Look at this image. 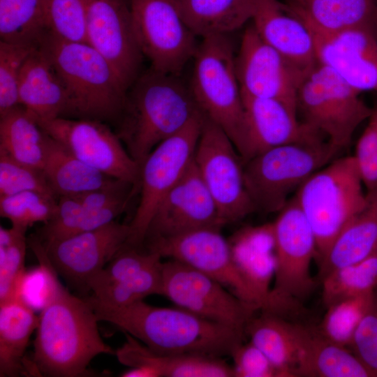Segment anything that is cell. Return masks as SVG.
<instances>
[{"label":"cell","instance_id":"obj_9","mask_svg":"<svg viewBox=\"0 0 377 377\" xmlns=\"http://www.w3.org/2000/svg\"><path fill=\"white\" fill-rule=\"evenodd\" d=\"M204 118L202 112L196 115L182 130L159 143L140 165V198L129 223L130 235L126 246L138 248L145 242L161 200L193 162Z\"/></svg>","mask_w":377,"mask_h":377},{"label":"cell","instance_id":"obj_3","mask_svg":"<svg viewBox=\"0 0 377 377\" xmlns=\"http://www.w3.org/2000/svg\"><path fill=\"white\" fill-rule=\"evenodd\" d=\"M202 112L179 75L150 68L128 89L116 133L139 167L161 142Z\"/></svg>","mask_w":377,"mask_h":377},{"label":"cell","instance_id":"obj_20","mask_svg":"<svg viewBox=\"0 0 377 377\" xmlns=\"http://www.w3.org/2000/svg\"><path fill=\"white\" fill-rule=\"evenodd\" d=\"M313 35L318 63L331 68L360 94L377 92V37L372 29Z\"/></svg>","mask_w":377,"mask_h":377},{"label":"cell","instance_id":"obj_27","mask_svg":"<svg viewBox=\"0 0 377 377\" xmlns=\"http://www.w3.org/2000/svg\"><path fill=\"white\" fill-rule=\"evenodd\" d=\"M315 34L330 35L354 28L374 30L377 0H282Z\"/></svg>","mask_w":377,"mask_h":377},{"label":"cell","instance_id":"obj_21","mask_svg":"<svg viewBox=\"0 0 377 377\" xmlns=\"http://www.w3.org/2000/svg\"><path fill=\"white\" fill-rule=\"evenodd\" d=\"M242 94L248 138L246 161L260 152L283 145L327 141L300 121L298 114L283 103Z\"/></svg>","mask_w":377,"mask_h":377},{"label":"cell","instance_id":"obj_32","mask_svg":"<svg viewBox=\"0 0 377 377\" xmlns=\"http://www.w3.org/2000/svg\"><path fill=\"white\" fill-rule=\"evenodd\" d=\"M264 313L249 322L246 334L279 372L281 377L296 376L298 346L296 324L288 322L279 315Z\"/></svg>","mask_w":377,"mask_h":377},{"label":"cell","instance_id":"obj_23","mask_svg":"<svg viewBox=\"0 0 377 377\" xmlns=\"http://www.w3.org/2000/svg\"><path fill=\"white\" fill-rule=\"evenodd\" d=\"M229 242L237 268L256 297L260 310L269 313L276 269L272 223L242 230Z\"/></svg>","mask_w":377,"mask_h":377},{"label":"cell","instance_id":"obj_42","mask_svg":"<svg viewBox=\"0 0 377 377\" xmlns=\"http://www.w3.org/2000/svg\"><path fill=\"white\" fill-rule=\"evenodd\" d=\"M38 47L0 41V117L20 105L21 70L29 55Z\"/></svg>","mask_w":377,"mask_h":377},{"label":"cell","instance_id":"obj_35","mask_svg":"<svg viewBox=\"0 0 377 377\" xmlns=\"http://www.w3.org/2000/svg\"><path fill=\"white\" fill-rule=\"evenodd\" d=\"M47 31L42 0H0L1 41L38 46Z\"/></svg>","mask_w":377,"mask_h":377},{"label":"cell","instance_id":"obj_1","mask_svg":"<svg viewBox=\"0 0 377 377\" xmlns=\"http://www.w3.org/2000/svg\"><path fill=\"white\" fill-rule=\"evenodd\" d=\"M99 321L110 323L159 353L222 357L231 355L246 333L176 306H155L143 300L127 306L101 303L85 297Z\"/></svg>","mask_w":377,"mask_h":377},{"label":"cell","instance_id":"obj_12","mask_svg":"<svg viewBox=\"0 0 377 377\" xmlns=\"http://www.w3.org/2000/svg\"><path fill=\"white\" fill-rule=\"evenodd\" d=\"M194 162L223 224L256 211L246 188L241 156L223 130L205 115Z\"/></svg>","mask_w":377,"mask_h":377},{"label":"cell","instance_id":"obj_30","mask_svg":"<svg viewBox=\"0 0 377 377\" xmlns=\"http://www.w3.org/2000/svg\"><path fill=\"white\" fill-rule=\"evenodd\" d=\"M38 316L22 298L0 303V376L26 375L24 353Z\"/></svg>","mask_w":377,"mask_h":377},{"label":"cell","instance_id":"obj_26","mask_svg":"<svg viewBox=\"0 0 377 377\" xmlns=\"http://www.w3.org/2000/svg\"><path fill=\"white\" fill-rule=\"evenodd\" d=\"M296 376L375 377L348 347L324 337L318 329L296 324Z\"/></svg>","mask_w":377,"mask_h":377},{"label":"cell","instance_id":"obj_28","mask_svg":"<svg viewBox=\"0 0 377 377\" xmlns=\"http://www.w3.org/2000/svg\"><path fill=\"white\" fill-rule=\"evenodd\" d=\"M377 250V186L367 191L364 207L345 226L320 260V276L357 263Z\"/></svg>","mask_w":377,"mask_h":377},{"label":"cell","instance_id":"obj_48","mask_svg":"<svg viewBox=\"0 0 377 377\" xmlns=\"http://www.w3.org/2000/svg\"><path fill=\"white\" fill-rule=\"evenodd\" d=\"M120 376L121 377H158L154 371L143 367H130Z\"/></svg>","mask_w":377,"mask_h":377},{"label":"cell","instance_id":"obj_41","mask_svg":"<svg viewBox=\"0 0 377 377\" xmlns=\"http://www.w3.org/2000/svg\"><path fill=\"white\" fill-rule=\"evenodd\" d=\"M161 256L149 251L124 246L103 269L87 283L92 292L101 288L123 281L161 260Z\"/></svg>","mask_w":377,"mask_h":377},{"label":"cell","instance_id":"obj_13","mask_svg":"<svg viewBox=\"0 0 377 377\" xmlns=\"http://www.w3.org/2000/svg\"><path fill=\"white\" fill-rule=\"evenodd\" d=\"M162 295L206 320L246 333L258 311L208 275L178 260L162 262Z\"/></svg>","mask_w":377,"mask_h":377},{"label":"cell","instance_id":"obj_14","mask_svg":"<svg viewBox=\"0 0 377 377\" xmlns=\"http://www.w3.org/2000/svg\"><path fill=\"white\" fill-rule=\"evenodd\" d=\"M220 228H204L174 237L149 239L147 250L208 275L242 301L260 310L256 297L234 262L229 240L221 233Z\"/></svg>","mask_w":377,"mask_h":377},{"label":"cell","instance_id":"obj_45","mask_svg":"<svg viewBox=\"0 0 377 377\" xmlns=\"http://www.w3.org/2000/svg\"><path fill=\"white\" fill-rule=\"evenodd\" d=\"M367 124L353 155L367 191L377 186V103L371 107Z\"/></svg>","mask_w":377,"mask_h":377},{"label":"cell","instance_id":"obj_40","mask_svg":"<svg viewBox=\"0 0 377 377\" xmlns=\"http://www.w3.org/2000/svg\"><path fill=\"white\" fill-rule=\"evenodd\" d=\"M162 261L136 275L92 292L91 297L106 305L122 306L151 295H162Z\"/></svg>","mask_w":377,"mask_h":377},{"label":"cell","instance_id":"obj_37","mask_svg":"<svg viewBox=\"0 0 377 377\" xmlns=\"http://www.w3.org/2000/svg\"><path fill=\"white\" fill-rule=\"evenodd\" d=\"M376 293L346 298L327 306V311L318 330L329 340L349 348L354 333L370 308Z\"/></svg>","mask_w":377,"mask_h":377},{"label":"cell","instance_id":"obj_10","mask_svg":"<svg viewBox=\"0 0 377 377\" xmlns=\"http://www.w3.org/2000/svg\"><path fill=\"white\" fill-rule=\"evenodd\" d=\"M272 229L276 269L270 313L279 315L313 290L310 267L318 253L314 233L294 196L279 212Z\"/></svg>","mask_w":377,"mask_h":377},{"label":"cell","instance_id":"obj_38","mask_svg":"<svg viewBox=\"0 0 377 377\" xmlns=\"http://www.w3.org/2000/svg\"><path fill=\"white\" fill-rule=\"evenodd\" d=\"M26 232L0 228V303L19 297L24 268ZM20 298V297H19Z\"/></svg>","mask_w":377,"mask_h":377},{"label":"cell","instance_id":"obj_2","mask_svg":"<svg viewBox=\"0 0 377 377\" xmlns=\"http://www.w3.org/2000/svg\"><path fill=\"white\" fill-rule=\"evenodd\" d=\"M26 374L81 377L90 374L91 361L114 355L101 337L96 314L86 298L73 295L60 284L41 309Z\"/></svg>","mask_w":377,"mask_h":377},{"label":"cell","instance_id":"obj_15","mask_svg":"<svg viewBox=\"0 0 377 377\" xmlns=\"http://www.w3.org/2000/svg\"><path fill=\"white\" fill-rule=\"evenodd\" d=\"M38 123L78 159L109 176L138 186L139 165L117 134L103 121L58 117Z\"/></svg>","mask_w":377,"mask_h":377},{"label":"cell","instance_id":"obj_7","mask_svg":"<svg viewBox=\"0 0 377 377\" xmlns=\"http://www.w3.org/2000/svg\"><path fill=\"white\" fill-rule=\"evenodd\" d=\"M339 153L327 141L291 143L268 149L245 161V186L256 210L279 212L290 194Z\"/></svg>","mask_w":377,"mask_h":377},{"label":"cell","instance_id":"obj_4","mask_svg":"<svg viewBox=\"0 0 377 377\" xmlns=\"http://www.w3.org/2000/svg\"><path fill=\"white\" fill-rule=\"evenodd\" d=\"M38 47L51 61L67 91L71 114L117 121L127 91L110 62L87 42H72L48 31Z\"/></svg>","mask_w":377,"mask_h":377},{"label":"cell","instance_id":"obj_8","mask_svg":"<svg viewBox=\"0 0 377 377\" xmlns=\"http://www.w3.org/2000/svg\"><path fill=\"white\" fill-rule=\"evenodd\" d=\"M329 67L318 63L305 76L297 98L302 121L321 134L339 152L351 143L371 107Z\"/></svg>","mask_w":377,"mask_h":377},{"label":"cell","instance_id":"obj_39","mask_svg":"<svg viewBox=\"0 0 377 377\" xmlns=\"http://www.w3.org/2000/svg\"><path fill=\"white\" fill-rule=\"evenodd\" d=\"M58 198L45 193L28 191L0 197V215L12 227L27 232L37 222L49 221L54 215Z\"/></svg>","mask_w":377,"mask_h":377},{"label":"cell","instance_id":"obj_49","mask_svg":"<svg viewBox=\"0 0 377 377\" xmlns=\"http://www.w3.org/2000/svg\"><path fill=\"white\" fill-rule=\"evenodd\" d=\"M374 32L376 36L377 37V14H376V20H375L374 27Z\"/></svg>","mask_w":377,"mask_h":377},{"label":"cell","instance_id":"obj_29","mask_svg":"<svg viewBox=\"0 0 377 377\" xmlns=\"http://www.w3.org/2000/svg\"><path fill=\"white\" fill-rule=\"evenodd\" d=\"M42 170L58 198L106 188L121 181L78 159L48 134Z\"/></svg>","mask_w":377,"mask_h":377},{"label":"cell","instance_id":"obj_5","mask_svg":"<svg viewBox=\"0 0 377 377\" xmlns=\"http://www.w3.org/2000/svg\"><path fill=\"white\" fill-rule=\"evenodd\" d=\"M229 35L202 38L193 57L189 86L202 113L228 135L243 161L248 138L236 54Z\"/></svg>","mask_w":377,"mask_h":377},{"label":"cell","instance_id":"obj_47","mask_svg":"<svg viewBox=\"0 0 377 377\" xmlns=\"http://www.w3.org/2000/svg\"><path fill=\"white\" fill-rule=\"evenodd\" d=\"M230 356L234 377H281L266 355L251 341L239 344Z\"/></svg>","mask_w":377,"mask_h":377},{"label":"cell","instance_id":"obj_24","mask_svg":"<svg viewBox=\"0 0 377 377\" xmlns=\"http://www.w3.org/2000/svg\"><path fill=\"white\" fill-rule=\"evenodd\" d=\"M19 103L37 121L71 114L65 85L45 53L38 47L24 61L18 84Z\"/></svg>","mask_w":377,"mask_h":377},{"label":"cell","instance_id":"obj_17","mask_svg":"<svg viewBox=\"0 0 377 377\" xmlns=\"http://www.w3.org/2000/svg\"><path fill=\"white\" fill-rule=\"evenodd\" d=\"M86 40L112 65L127 91L140 75L142 54L128 0H86Z\"/></svg>","mask_w":377,"mask_h":377},{"label":"cell","instance_id":"obj_44","mask_svg":"<svg viewBox=\"0 0 377 377\" xmlns=\"http://www.w3.org/2000/svg\"><path fill=\"white\" fill-rule=\"evenodd\" d=\"M28 191L57 197L43 170L20 163L0 151V197Z\"/></svg>","mask_w":377,"mask_h":377},{"label":"cell","instance_id":"obj_46","mask_svg":"<svg viewBox=\"0 0 377 377\" xmlns=\"http://www.w3.org/2000/svg\"><path fill=\"white\" fill-rule=\"evenodd\" d=\"M349 348L377 377V292L355 330Z\"/></svg>","mask_w":377,"mask_h":377},{"label":"cell","instance_id":"obj_33","mask_svg":"<svg viewBox=\"0 0 377 377\" xmlns=\"http://www.w3.org/2000/svg\"><path fill=\"white\" fill-rule=\"evenodd\" d=\"M47 133L20 105L0 117V151L27 165L43 169Z\"/></svg>","mask_w":377,"mask_h":377},{"label":"cell","instance_id":"obj_34","mask_svg":"<svg viewBox=\"0 0 377 377\" xmlns=\"http://www.w3.org/2000/svg\"><path fill=\"white\" fill-rule=\"evenodd\" d=\"M125 209H88L73 196H60L54 215L40 230V239L50 242L98 228L115 221Z\"/></svg>","mask_w":377,"mask_h":377},{"label":"cell","instance_id":"obj_11","mask_svg":"<svg viewBox=\"0 0 377 377\" xmlns=\"http://www.w3.org/2000/svg\"><path fill=\"white\" fill-rule=\"evenodd\" d=\"M140 50L157 71L181 75L198 47L177 0H130Z\"/></svg>","mask_w":377,"mask_h":377},{"label":"cell","instance_id":"obj_25","mask_svg":"<svg viewBox=\"0 0 377 377\" xmlns=\"http://www.w3.org/2000/svg\"><path fill=\"white\" fill-rule=\"evenodd\" d=\"M115 350L118 361L128 367H143L158 377H234L232 367L221 357L155 352L131 334Z\"/></svg>","mask_w":377,"mask_h":377},{"label":"cell","instance_id":"obj_22","mask_svg":"<svg viewBox=\"0 0 377 377\" xmlns=\"http://www.w3.org/2000/svg\"><path fill=\"white\" fill-rule=\"evenodd\" d=\"M251 24L260 37L306 71L318 63L315 37L309 27L279 0H258Z\"/></svg>","mask_w":377,"mask_h":377},{"label":"cell","instance_id":"obj_36","mask_svg":"<svg viewBox=\"0 0 377 377\" xmlns=\"http://www.w3.org/2000/svg\"><path fill=\"white\" fill-rule=\"evenodd\" d=\"M322 280V297L327 306L337 301L377 292V250L366 258L335 269Z\"/></svg>","mask_w":377,"mask_h":377},{"label":"cell","instance_id":"obj_6","mask_svg":"<svg viewBox=\"0 0 377 377\" xmlns=\"http://www.w3.org/2000/svg\"><path fill=\"white\" fill-rule=\"evenodd\" d=\"M353 156L336 158L313 173L294 195L314 233L320 260L364 207L367 193Z\"/></svg>","mask_w":377,"mask_h":377},{"label":"cell","instance_id":"obj_50","mask_svg":"<svg viewBox=\"0 0 377 377\" xmlns=\"http://www.w3.org/2000/svg\"><path fill=\"white\" fill-rule=\"evenodd\" d=\"M42 1H43V2L45 3V9H46V1H47V0H42Z\"/></svg>","mask_w":377,"mask_h":377},{"label":"cell","instance_id":"obj_43","mask_svg":"<svg viewBox=\"0 0 377 377\" xmlns=\"http://www.w3.org/2000/svg\"><path fill=\"white\" fill-rule=\"evenodd\" d=\"M48 31L72 42H87L86 0H47Z\"/></svg>","mask_w":377,"mask_h":377},{"label":"cell","instance_id":"obj_31","mask_svg":"<svg viewBox=\"0 0 377 377\" xmlns=\"http://www.w3.org/2000/svg\"><path fill=\"white\" fill-rule=\"evenodd\" d=\"M182 16L202 38L229 35L251 20L258 0H177Z\"/></svg>","mask_w":377,"mask_h":377},{"label":"cell","instance_id":"obj_18","mask_svg":"<svg viewBox=\"0 0 377 377\" xmlns=\"http://www.w3.org/2000/svg\"><path fill=\"white\" fill-rule=\"evenodd\" d=\"M129 235V224L113 221L62 239L41 242L57 273L87 290L90 279L125 246Z\"/></svg>","mask_w":377,"mask_h":377},{"label":"cell","instance_id":"obj_16","mask_svg":"<svg viewBox=\"0 0 377 377\" xmlns=\"http://www.w3.org/2000/svg\"><path fill=\"white\" fill-rule=\"evenodd\" d=\"M235 66L242 93L279 101L297 113V92L309 71L267 45L252 24L243 33Z\"/></svg>","mask_w":377,"mask_h":377},{"label":"cell","instance_id":"obj_19","mask_svg":"<svg viewBox=\"0 0 377 377\" xmlns=\"http://www.w3.org/2000/svg\"><path fill=\"white\" fill-rule=\"evenodd\" d=\"M223 225L216 205L193 161L161 200L145 240L174 237L204 228H221Z\"/></svg>","mask_w":377,"mask_h":377}]
</instances>
